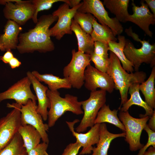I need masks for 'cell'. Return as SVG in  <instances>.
Wrapping results in <instances>:
<instances>
[{
    "instance_id": "cell-35",
    "label": "cell",
    "mask_w": 155,
    "mask_h": 155,
    "mask_svg": "<svg viewBox=\"0 0 155 155\" xmlns=\"http://www.w3.org/2000/svg\"><path fill=\"white\" fill-rule=\"evenodd\" d=\"M108 46L107 44L99 41H94V53L104 58H108Z\"/></svg>"
},
{
    "instance_id": "cell-30",
    "label": "cell",
    "mask_w": 155,
    "mask_h": 155,
    "mask_svg": "<svg viewBox=\"0 0 155 155\" xmlns=\"http://www.w3.org/2000/svg\"><path fill=\"white\" fill-rule=\"evenodd\" d=\"M0 155H28L22 139L18 132L9 143L0 151Z\"/></svg>"
},
{
    "instance_id": "cell-37",
    "label": "cell",
    "mask_w": 155,
    "mask_h": 155,
    "mask_svg": "<svg viewBox=\"0 0 155 155\" xmlns=\"http://www.w3.org/2000/svg\"><path fill=\"white\" fill-rule=\"evenodd\" d=\"M48 146V144L42 142L33 148L28 152V155H45Z\"/></svg>"
},
{
    "instance_id": "cell-27",
    "label": "cell",
    "mask_w": 155,
    "mask_h": 155,
    "mask_svg": "<svg viewBox=\"0 0 155 155\" xmlns=\"http://www.w3.org/2000/svg\"><path fill=\"white\" fill-rule=\"evenodd\" d=\"M118 110H111L109 105L105 104L98 111L94 122L95 124L108 123L113 124L125 132L124 126L117 116Z\"/></svg>"
},
{
    "instance_id": "cell-45",
    "label": "cell",
    "mask_w": 155,
    "mask_h": 155,
    "mask_svg": "<svg viewBox=\"0 0 155 155\" xmlns=\"http://www.w3.org/2000/svg\"><path fill=\"white\" fill-rule=\"evenodd\" d=\"M45 155H49L46 152L45 153Z\"/></svg>"
},
{
    "instance_id": "cell-24",
    "label": "cell",
    "mask_w": 155,
    "mask_h": 155,
    "mask_svg": "<svg viewBox=\"0 0 155 155\" xmlns=\"http://www.w3.org/2000/svg\"><path fill=\"white\" fill-rule=\"evenodd\" d=\"M31 72L39 81L47 85L49 89L51 90H58L61 88L69 89L72 87L68 80L64 78H61L52 74H41L36 70Z\"/></svg>"
},
{
    "instance_id": "cell-31",
    "label": "cell",
    "mask_w": 155,
    "mask_h": 155,
    "mask_svg": "<svg viewBox=\"0 0 155 155\" xmlns=\"http://www.w3.org/2000/svg\"><path fill=\"white\" fill-rule=\"evenodd\" d=\"M73 20L81 28L87 33L91 34L93 31L92 23L94 17L90 13L77 11Z\"/></svg>"
},
{
    "instance_id": "cell-11",
    "label": "cell",
    "mask_w": 155,
    "mask_h": 155,
    "mask_svg": "<svg viewBox=\"0 0 155 155\" xmlns=\"http://www.w3.org/2000/svg\"><path fill=\"white\" fill-rule=\"evenodd\" d=\"M37 105L31 100L25 105L18 106L21 113V125H30L35 128L39 132L42 142L49 144V140L47 132L49 127L48 124L44 123L41 116L36 111Z\"/></svg>"
},
{
    "instance_id": "cell-25",
    "label": "cell",
    "mask_w": 155,
    "mask_h": 155,
    "mask_svg": "<svg viewBox=\"0 0 155 155\" xmlns=\"http://www.w3.org/2000/svg\"><path fill=\"white\" fill-rule=\"evenodd\" d=\"M129 0H104L102 3L120 22H127L129 15L128 8Z\"/></svg>"
},
{
    "instance_id": "cell-41",
    "label": "cell",
    "mask_w": 155,
    "mask_h": 155,
    "mask_svg": "<svg viewBox=\"0 0 155 155\" xmlns=\"http://www.w3.org/2000/svg\"><path fill=\"white\" fill-rule=\"evenodd\" d=\"M144 1L151 9L152 13L155 16V0H145Z\"/></svg>"
},
{
    "instance_id": "cell-23",
    "label": "cell",
    "mask_w": 155,
    "mask_h": 155,
    "mask_svg": "<svg viewBox=\"0 0 155 155\" xmlns=\"http://www.w3.org/2000/svg\"><path fill=\"white\" fill-rule=\"evenodd\" d=\"M18 132L22 139L27 152L40 143L41 136L37 130L32 125H21Z\"/></svg>"
},
{
    "instance_id": "cell-19",
    "label": "cell",
    "mask_w": 155,
    "mask_h": 155,
    "mask_svg": "<svg viewBox=\"0 0 155 155\" xmlns=\"http://www.w3.org/2000/svg\"><path fill=\"white\" fill-rule=\"evenodd\" d=\"M22 30L21 26L13 20H8L5 26L4 33L0 36V44L5 51L17 49L18 36Z\"/></svg>"
},
{
    "instance_id": "cell-34",
    "label": "cell",
    "mask_w": 155,
    "mask_h": 155,
    "mask_svg": "<svg viewBox=\"0 0 155 155\" xmlns=\"http://www.w3.org/2000/svg\"><path fill=\"white\" fill-rule=\"evenodd\" d=\"M143 129L147 133L148 139L146 144L140 149L137 155H142L144 152L146 151V150L150 146L155 147V131L150 129L148 127L147 124Z\"/></svg>"
},
{
    "instance_id": "cell-4",
    "label": "cell",
    "mask_w": 155,
    "mask_h": 155,
    "mask_svg": "<svg viewBox=\"0 0 155 155\" xmlns=\"http://www.w3.org/2000/svg\"><path fill=\"white\" fill-rule=\"evenodd\" d=\"M106 101V92L101 90L91 92L88 99L80 101L84 115L75 129L76 132H84L88 127H91L94 125L98 113Z\"/></svg>"
},
{
    "instance_id": "cell-40",
    "label": "cell",
    "mask_w": 155,
    "mask_h": 155,
    "mask_svg": "<svg viewBox=\"0 0 155 155\" xmlns=\"http://www.w3.org/2000/svg\"><path fill=\"white\" fill-rule=\"evenodd\" d=\"M149 119L148 126L150 129L155 131V111Z\"/></svg>"
},
{
    "instance_id": "cell-12",
    "label": "cell",
    "mask_w": 155,
    "mask_h": 155,
    "mask_svg": "<svg viewBox=\"0 0 155 155\" xmlns=\"http://www.w3.org/2000/svg\"><path fill=\"white\" fill-rule=\"evenodd\" d=\"M31 82L27 76L18 81L7 90L0 93V102L13 99L21 105H25L29 100L36 103L37 98L30 89Z\"/></svg>"
},
{
    "instance_id": "cell-38",
    "label": "cell",
    "mask_w": 155,
    "mask_h": 155,
    "mask_svg": "<svg viewBox=\"0 0 155 155\" xmlns=\"http://www.w3.org/2000/svg\"><path fill=\"white\" fill-rule=\"evenodd\" d=\"M13 55L11 50L7 51L3 56H0V60L4 63H9L10 60L14 57Z\"/></svg>"
},
{
    "instance_id": "cell-5",
    "label": "cell",
    "mask_w": 155,
    "mask_h": 155,
    "mask_svg": "<svg viewBox=\"0 0 155 155\" xmlns=\"http://www.w3.org/2000/svg\"><path fill=\"white\" fill-rule=\"evenodd\" d=\"M119 118L124 126L126 133L125 140L129 144L130 150L133 152L140 149L144 146L140 142L141 134L149 117L137 118L131 116L128 111H120Z\"/></svg>"
},
{
    "instance_id": "cell-15",
    "label": "cell",
    "mask_w": 155,
    "mask_h": 155,
    "mask_svg": "<svg viewBox=\"0 0 155 155\" xmlns=\"http://www.w3.org/2000/svg\"><path fill=\"white\" fill-rule=\"evenodd\" d=\"M144 2V1H141V6L139 7L132 0L133 13L129 15L127 21L137 25L147 35L152 38L153 33L150 30L149 26L155 24V16L150 11L148 5Z\"/></svg>"
},
{
    "instance_id": "cell-16",
    "label": "cell",
    "mask_w": 155,
    "mask_h": 155,
    "mask_svg": "<svg viewBox=\"0 0 155 155\" xmlns=\"http://www.w3.org/2000/svg\"><path fill=\"white\" fill-rule=\"evenodd\" d=\"M26 76L31 82L38 101L36 111L41 116L43 120L46 121L48 119L47 109L49 108L50 106V100L46 94L48 88L42 84L31 72L27 71Z\"/></svg>"
},
{
    "instance_id": "cell-10",
    "label": "cell",
    "mask_w": 155,
    "mask_h": 155,
    "mask_svg": "<svg viewBox=\"0 0 155 155\" xmlns=\"http://www.w3.org/2000/svg\"><path fill=\"white\" fill-rule=\"evenodd\" d=\"M82 4V2L75 7L70 8L68 5L64 3L53 13L52 14L57 16L58 19L55 24L49 30L50 36L55 37L56 39L60 40L65 34H72L71 28V21Z\"/></svg>"
},
{
    "instance_id": "cell-13",
    "label": "cell",
    "mask_w": 155,
    "mask_h": 155,
    "mask_svg": "<svg viewBox=\"0 0 155 155\" xmlns=\"http://www.w3.org/2000/svg\"><path fill=\"white\" fill-rule=\"evenodd\" d=\"M84 80L85 87L91 92L99 88L101 90L111 93L115 89L114 83L109 75L99 71L90 64L85 70Z\"/></svg>"
},
{
    "instance_id": "cell-28",
    "label": "cell",
    "mask_w": 155,
    "mask_h": 155,
    "mask_svg": "<svg viewBox=\"0 0 155 155\" xmlns=\"http://www.w3.org/2000/svg\"><path fill=\"white\" fill-rule=\"evenodd\" d=\"M155 66L153 67L151 74L148 79L141 84L139 86L143 94L145 102L152 109L155 108Z\"/></svg>"
},
{
    "instance_id": "cell-20",
    "label": "cell",
    "mask_w": 155,
    "mask_h": 155,
    "mask_svg": "<svg viewBox=\"0 0 155 155\" xmlns=\"http://www.w3.org/2000/svg\"><path fill=\"white\" fill-rule=\"evenodd\" d=\"M125 132L115 134L108 130L105 123L100 124L99 138L96 147H93L91 155H108V152L112 141L119 137H125Z\"/></svg>"
},
{
    "instance_id": "cell-42",
    "label": "cell",
    "mask_w": 155,
    "mask_h": 155,
    "mask_svg": "<svg viewBox=\"0 0 155 155\" xmlns=\"http://www.w3.org/2000/svg\"><path fill=\"white\" fill-rule=\"evenodd\" d=\"M81 1L80 0H67V3H66L71 8L79 4Z\"/></svg>"
},
{
    "instance_id": "cell-3",
    "label": "cell",
    "mask_w": 155,
    "mask_h": 155,
    "mask_svg": "<svg viewBox=\"0 0 155 155\" xmlns=\"http://www.w3.org/2000/svg\"><path fill=\"white\" fill-rule=\"evenodd\" d=\"M46 94L50 104L48 114V124L49 127H53L58 119L67 111L77 115L83 114L81 102L78 100L77 96L67 94L64 97H62L58 90L49 89Z\"/></svg>"
},
{
    "instance_id": "cell-44",
    "label": "cell",
    "mask_w": 155,
    "mask_h": 155,
    "mask_svg": "<svg viewBox=\"0 0 155 155\" xmlns=\"http://www.w3.org/2000/svg\"><path fill=\"white\" fill-rule=\"evenodd\" d=\"M0 50L1 51H5L4 48L2 46L1 44H0Z\"/></svg>"
},
{
    "instance_id": "cell-26",
    "label": "cell",
    "mask_w": 155,
    "mask_h": 155,
    "mask_svg": "<svg viewBox=\"0 0 155 155\" xmlns=\"http://www.w3.org/2000/svg\"><path fill=\"white\" fill-rule=\"evenodd\" d=\"M118 42L110 41L108 42V50L113 52L121 62L122 67L128 73H133L134 69L131 63L126 57L123 52L126 40L123 36L118 35Z\"/></svg>"
},
{
    "instance_id": "cell-8",
    "label": "cell",
    "mask_w": 155,
    "mask_h": 155,
    "mask_svg": "<svg viewBox=\"0 0 155 155\" xmlns=\"http://www.w3.org/2000/svg\"><path fill=\"white\" fill-rule=\"evenodd\" d=\"M19 105L8 103L7 107L13 109L0 119V151L9 143L21 125Z\"/></svg>"
},
{
    "instance_id": "cell-6",
    "label": "cell",
    "mask_w": 155,
    "mask_h": 155,
    "mask_svg": "<svg viewBox=\"0 0 155 155\" xmlns=\"http://www.w3.org/2000/svg\"><path fill=\"white\" fill-rule=\"evenodd\" d=\"M69 63L63 69L64 78L67 79L72 87L80 89L84 85V73L87 67L90 64V55L73 49Z\"/></svg>"
},
{
    "instance_id": "cell-22",
    "label": "cell",
    "mask_w": 155,
    "mask_h": 155,
    "mask_svg": "<svg viewBox=\"0 0 155 155\" xmlns=\"http://www.w3.org/2000/svg\"><path fill=\"white\" fill-rule=\"evenodd\" d=\"M71 28L77 39L78 51L90 55L94 53V41L90 35L84 31L73 19Z\"/></svg>"
},
{
    "instance_id": "cell-9",
    "label": "cell",
    "mask_w": 155,
    "mask_h": 155,
    "mask_svg": "<svg viewBox=\"0 0 155 155\" xmlns=\"http://www.w3.org/2000/svg\"><path fill=\"white\" fill-rule=\"evenodd\" d=\"M0 4L5 5L3 11L5 17L20 26L32 19L35 7L32 0L21 1L13 3L11 0H0Z\"/></svg>"
},
{
    "instance_id": "cell-32",
    "label": "cell",
    "mask_w": 155,
    "mask_h": 155,
    "mask_svg": "<svg viewBox=\"0 0 155 155\" xmlns=\"http://www.w3.org/2000/svg\"><path fill=\"white\" fill-rule=\"evenodd\" d=\"M32 2L35 7V11L32 19L33 22H37V15L39 12L44 10H48L53 4L58 2H63L66 3L67 0H33Z\"/></svg>"
},
{
    "instance_id": "cell-2",
    "label": "cell",
    "mask_w": 155,
    "mask_h": 155,
    "mask_svg": "<svg viewBox=\"0 0 155 155\" xmlns=\"http://www.w3.org/2000/svg\"><path fill=\"white\" fill-rule=\"evenodd\" d=\"M125 32L128 36L142 44L140 48L137 49L129 40H126L123 52L127 59L133 65L134 70L135 71H139L140 66L143 63L150 64L151 67L154 66L155 43L151 44L149 40H141L137 34L133 32L131 27L126 28Z\"/></svg>"
},
{
    "instance_id": "cell-18",
    "label": "cell",
    "mask_w": 155,
    "mask_h": 155,
    "mask_svg": "<svg viewBox=\"0 0 155 155\" xmlns=\"http://www.w3.org/2000/svg\"><path fill=\"white\" fill-rule=\"evenodd\" d=\"M57 19V16L52 14L45 15L43 22L38 34L36 51L45 53L54 50V44L50 38L49 27Z\"/></svg>"
},
{
    "instance_id": "cell-7",
    "label": "cell",
    "mask_w": 155,
    "mask_h": 155,
    "mask_svg": "<svg viewBox=\"0 0 155 155\" xmlns=\"http://www.w3.org/2000/svg\"><path fill=\"white\" fill-rule=\"evenodd\" d=\"M77 11L90 13L96 18L101 24L108 26L115 36L120 35L123 28L120 22L115 17L110 18L103 4L99 0H84Z\"/></svg>"
},
{
    "instance_id": "cell-36",
    "label": "cell",
    "mask_w": 155,
    "mask_h": 155,
    "mask_svg": "<svg viewBox=\"0 0 155 155\" xmlns=\"http://www.w3.org/2000/svg\"><path fill=\"white\" fill-rule=\"evenodd\" d=\"M82 147L78 142L70 143L64 149L62 155H77Z\"/></svg>"
},
{
    "instance_id": "cell-43",
    "label": "cell",
    "mask_w": 155,
    "mask_h": 155,
    "mask_svg": "<svg viewBox=\"0 0 155 155\" xmlns=\"http://www.w3.org/2000/svg\"><path fill=\"white\" fill-rule=\"evenodd\" d=\"M142 155H155V147L150 146L147 151H146Z\"/></svg>"
},
{
    "instance_id": "cell-33",
    "label": "cell",
    "mask_w": 155,
    "mask_h": 155,
    "mask_svg": "<svg viewBox=\"0 0 155 155\" xmlns=\"http://www.w3.org/2000/svg\"><path fill=\"white\" fill-rule=\"evenodd\" d=\"M90 58L96 69L103 72L107 73L110 64L109 57L104 58L93 53L90 55Z\"/></svg>"
},
{
    "instance_id": "cell-14",
    "label": "cell",
    "mask_w": 155,
    "mask_h": 155,
    "mask_svg": "<svg viewBox=\"0 0 155 155\" xmlns=\"http://www.w3.org/2000/svg\"><path fill=\"white\" fill-rule=\"evenodd\" d=\"M80 120L75 119L72 121H66L68 127L72 135L76 139V142L82 147L79 155L90 154L92 151L93 146L97 144L99 141L100 124H95L86 133H78L75 131L74 125Z\"/></svg>"
},
{
    "instance_id": "cell-39",
    "label": "cell",
    "mask_w": 155,
    "mask_h": 155,
    "mask_svg": "<svg viewBox=\"0 0 155 155\" xmlns=\"http://www.w3.org/2000/svg\"><path fill=\"white\" fill-rule=\"evenodd\" d=\"M8 64L11 69H14L19 67L21 64V63L17 58L14 57L10 60Z\"/></svg>"
},
{
    "instance_id": "cell-1",
    "label": "cell",
    "mask_w": 155,
    "mask_h": 155,
    "mask_svg": "<svg viewBox=\"0 0 155 155\" xmlns=\"http://www.w3.org/2000/svg\"><path fill=\"white\" fill-rule=\"evenodd\" d=\"M110 64L107 73L112 78L115 89L119 91L121 101L118 109L128 100V94L130 86L135 83L141 84L146 78V73L143 71L129 73L121 66L120 61L113 52L110 51Z\"/></svg>"
},
{
    "instance_id": "cell-29",
    "label": "cell",
    "mask_w": 155,
    "mask_h": 155,
    "mask_svg": "<svg viewBox=\"0 0 155 155\" xmlns=\"http://www.w3.org/2000/svg\"><path fill=\"white\" fill-rule=\"evenodd\" d=\"M93 31L90 35L94 41H99L108 44L110 41H116L117 38L109 27L99 24L94 18L92 23Z\"/></svg>"
},
{
    "instance_id": "cell-17",
    "label": "cell",
    "mask_w": 155,
    "mask_h": 155,
    "mask_svg": "<svg viewBox=\"0 0 155 155\" xmlns=\"http://www.w3.org/2000/svg\"><path fill=\"white\" fill-rule=\"evenodd\" d=\"M45 15L38 19L35 27L28 32L19 34L17 49L20 54L32 53L36 51V42L39 30L43 24Z\"/></svg>"
},
{
    "instance_id": "cell-21",
    "label": "cell",
    "mask_w": 155,
    "mask_h": 155,
    "mask_svg": "<svg viewBox=\"0 0 155 155\" xmlns=\"http://www.w3.org/2000/svg\"><path fill=\"white\" fill-rule=\"evenodd\" d=\"M140 84L139 83H135L130 86L128 92L130 95V98L122 105L119 110L122 111H128L132 105H136L143 108L145 111V114L140 115V117L148 116L150 117L155 110L151 108L142 98L139 92Z\"/></svg>"
}]
</instances>
